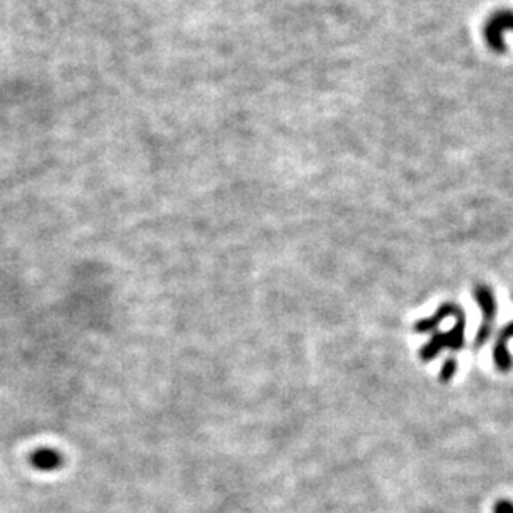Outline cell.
<instances>
[{
    "mask_svg": "<svg viewBox=\"0 0 513 513\" xmlns=\"http://www.w3.org/2000/svg\"><path fill=\"white\" fill-rule=\"evenodd\" d=\"M463 332H465V315H463V311H460V314L457 315L455 327L447 333L435 335V338L431 340L429 345H425L424 350H421V357H424L425 360H430V358H434L435 355L440 352V350L447 348V347L452 348L453 352H457V350L463 347V342H465Z\"/></svg>",
    "mask_w": 513,
    "mask_h": 513,
    "instance_id": "6da1fadb",
    "label": "cell"
},
{
    "mask_svg": "<svg viewBox=\"0 0 513 513\" xmlns=\"http://www.w3.org/2000/svg\"><path fill=\"white\" fill-rule=\"evenodd\" d=\"M475 299L477 304L482 310V324L480 329L477 332L475 345L477 347H482L483 343L487 342L488 337L492 333V325L495 322L497 317V302L495 297H493V292L488 289L487 285H478L475 289Z\"/></svg>",
    "mask_w": 513,
    "mask_h": 513,
    "instance_id": "7a4b0ae2",
    "label": "cell"
},
{
    "mask_svg": "<svg viewBox=\"0 0 513 513\" xmlns=\"http://www.w3.org/2000/svg\"><path fill=\"white\" fill-rule=\"evenodd\" d=\"M505 32H513V11H507V9L493 13L483 27V37L492 50H505V42H503Z\"/></svg>",
    "mask_w": 513,
    "mask_h": 513,
    "instance_id": "3957f363",
    "label": "cell"
},
{
    "mask_svg": "<svg viewBox=\"0 0 513 513\" xmlns=\"http://www.w3.org/2000/svg\"><path fill=\"white\" fill-rule=\"evenodd\" d=\"M513 338V322L505 325V329L502 330L500 335L497 337L495 348H493V362H495V367L500 372H508L512 368V355L508 353L507 343Z\"/></svg>",
    "mask_w": 513,
    "mask_h": 513,
    "instance_id": "277c9868",
    "label": "cell"
},
{
    "mask_svg": "<svg viewBox=\"0 0 513 513\" xmlns=\"http://www.w3.org/2000/svg\"><path fill=\"white\" fill-rule=\"evenodd\" d=\"M32 463L35 465L37 468L40 470H54L59 468L62 465V457L60 453L54 452V450H37L35 453L32 455Z\"/></svg>",
    "mask_w": 513,
    "mask_h": 513,
    "instance_id": "5b68a950",
    "label": "cell"
},
{
    "mask_svg": "<svg viewBox=\"0 0 513 513\" xmlns=\"http://www.w3.org/2000/svg\"><path fill=\"white\" fill-rule=\"evenodd\" d=\"M457 367H458V363L455 362L453 358H450V360L445 363L443 368H442V373H440V380L448 382L450 378L455 375V372H457Z\"/></svg>",
    "mask_w": 513,
    "mask_h": 513,
    "instance_id": "8992f818",
    "label": "cell"
},
{
    "mask_svg": "<svg viewBox=\"0 0 513 513\" xmlns=\"http://www.w3.org/2000/svg\"><path fill=\"white\" fill-rule=\"evenodd\" d=\"M495 513H513V503L502 500L495 505Z\"/></svg>",
    "mask_w": 513,
    "mask_h": 513,
    "instance_id": "52a82bcc",
    "label": "cell"
}]
</instances>
